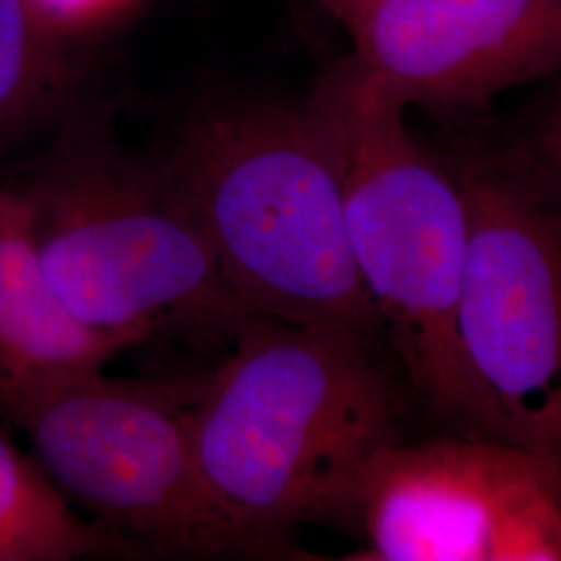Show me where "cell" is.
<instances>
[{
    "instance_id": "14",
    "label": "cell",
    "mask_w": 561,
    "mask_h": 561,
    "mask_svg": "<svg viewBox=\"0 0 561 561\" xmlns=\"http://www.w3.org/2000/svg\"><path fill=\"white\" fill-rule=\"evenodd\" d=\"M314 2L322 7L331 18H335L345 27H350L352 21L360 15V11L366 7L368 0H314Z\"/></svg>"
},
{
    "instance_id": "13",
    "label": "cell",
    "mask_w": 561,
    "mask_h": 561,
    "mask_svg": "<svg viewBox=\"0 0 561 561\" xmlns=\"http://www.w3.org/2000/svg\"><path fill=\"white\" fill-rule=\"evenodd\" d=\"M530 152L542 178L561 183V85L535 123Z\"/></svg>"
},
{
    "instance_id": "1",
    "label": "cell",
    "mask_w": 561,
    "mask_h": 561,
    "mask_svg": "<svg viewBox=\"0 0 561 561\" xmlns=\"http://www.w3.org/2000/svg\"><path fill=\"white\" fill-rule=\"evenodd\" d=\"M360 335L250 322L196 405L202 481L241 556L289 551V533L352 520L362 479L403 442L405 401Z\"/></svg>"
},
{
    "instance_id": "8",
    "label": "cell",
    "mask_w": 561,
    "mask_h": 561,
    "mask_svg": "<svg viewBox=\"0 0 561 561\" xmlns=\"http://www.w3.org/2000/svg\"><path fill=\"white\" fill-rule=\"evenodd\" d=\"M347 57L405 106L474 108L561 73V0H368Z\"/></svg>"
},
{
    "instance_id": "6",
    "label": "cell",
    "mask_w": 561,
    "mask_h": 561,
    "mask_svg": "<svg viewBox=\"0 0 561 561\" xmlns=\"http://www.w3.org/2000/svg\"><path fill=\"white\" fill-rule=\"evenodd\" d=\"M458 343L486 437L561 468V213L520 175L461 173Z\"/></svg>"
},
{
    "instance_id": "2",
    "label": "cell",
    "mask_w": 561,
    "mask_h": 561,
    "mask_svg": "<svg viewBox=\"0 0 561 561\" xmlns=\"http://www.w3.org/2000/svg\"><path fill=\"white\" fill-rule=\"evenodd\" d=\"M157 157L252 319L382 345L345 222L340 121L319 85L202 102Z\"/></svg>"
},
{
    "instance_id": "3",
    "label": "cell",
    "mask_w": 561,
    "mask_h": 561,
    "mask_svg": "<svg viewBox=\"0 0 561 561\" xmlns=\"http://www.w3.org/2000/svg\"><path fill=\"white\" fill-rule=\"evenodd\" d=\"M113 102L80 106L4 180L46 279L83 324L131 347H233L254 321L222 279L157 154L121 140Z\"/></svg>"
},
{
    "instance_id": "15",
    "label": "cell",
    "mask_w": 561,
    "mask_h": 561,
    "mask_svg": "<svg viewBox=\"0 0 561 561\" xmlns=\"http://www.w3.org/2000/svg\"><path fill=\"white\" fill-rule=\"evenodd\" d=\"M2 194H4V183L0 181V201H2Z\"/></svg>"
},
{
    "instance_id": "10",
    "label": "cell",
    "mask_w": 561,
    "mask_h": 561,
    "mask_svg": "<svg viewBox=\"0 0 561 561\" xmlns=\"http://www.w3.org/2000/svg\"><path fill=\"white\" fill-rule=\"evenodd\" d=\"M73 50L32 0H0V164L38 150L101 96Z\"/></svg>"
},
{
    "instance_id": "11",
    "label": "cell",
    "mask_w": 561,
    "mask_h": 561,
    "mask_svg": "<svg viewBox=\"0 0 561 561\" xmlns=\"http://www.w3.org/2000/svg\"><path fill=\"white\" fill-rule=\"evenodd\" d=\"M140 558L138 549L76 512L34 456L0 433V561Z\"/></svg>"
},
{
    "instance_id": "12",
    "label": "cell",
    "mask_w": 561,
    "mask_h": 561,
    "mask_svg": "<svg viewBox=\"0 0 561 561\" xmlns=\"http://www.w3.org/2000/svg\"><path fill=\"white\" fill-rule=\"evenodd\" d=\"M42 18L73 48L106 34L138 11L144 0H32Z\"/></svg>"
},
{
    "instance_id": "4",
    "label": "cell",
    "mask_w": 561,
    "mask_h": 561,
    "mask_svg": "<svg viewBox=\"0 0 561 561\" xmlns=\"http://www.w3.org/2000/svg\"><path fill=\"white\" fill-rule=\"evenodd\" d=\"M317 85L340 121L345 222L382 345L433 412L486 437L458 343L470 241L461 178L414 138L408 106L347 57Z\"/></svg>"
},
{
    "instance_id": "9",
    "label": "cell",
    "mask_w": 561,
    "mask_h": 561,
    "mask_svg": "<svg viewBox=\"0 0 561 561\" xmlns=\"http://www.w3.org/2000/svg\"><path fill=\"white\" fill-rule=\"evenodd\" d=\"M4 183V181H2ZM65 306L42 271L30 213L4 183L0 201V416L21 426L42 403L127 352Z\"/></svg>"
},
{
    "instance_id": "5",
    "label": "cell",
    "mask_w": 561,
    "mask_h": 561,
    "mask_svg": "<svg viewBox=\"0 0 561 561\" xmlns=\"http://www.w3.org/2000/svg\"><path fill=\"white\" fill-rule=\"evenodd\" d=\"M204 381L99 370L44 401L21 428L65 502L141 558L241 556L202 481L196 405Z\"/></svg>"
},
{
    "instance_id": "7",
    "label": "cell",
    "mask_w": 561,
    "mask_h": 561,
    "mask_svg": "<svg viewBox=\"0 0 561 561\" xmlns=\"http://www.w3.org/2000/svg\"><path fill=\"white\" fill-rule=\"evenodd\" d=\"M368 561H561V468L520 445L396 443L354 503Z\"/></svg>"
}]
</instances>
